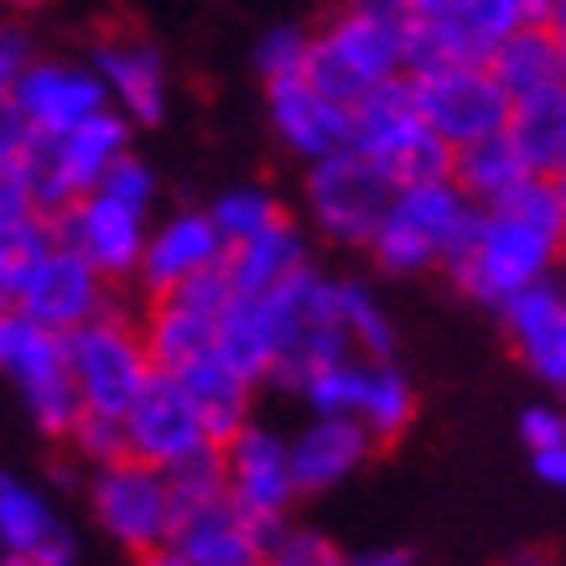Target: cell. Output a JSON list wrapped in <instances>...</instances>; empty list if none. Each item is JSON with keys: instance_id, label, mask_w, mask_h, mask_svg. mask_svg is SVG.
Here are the masks:
<instances>
[{"instance_id": "cell-1", "label": "cell", "mask_w": 566, "mask_h": 566, "mask_svg": "<svg viewBox=\"0 0 566 566\" xmlns=\"http://www.w3.org/2000/svg\"><path fill=\"white\" fill-rule=\"evenodd\" d=\"M566 260V223L556 213L546 177H531L520 192L483 203L468 223V240L447 265L452 286L479 302V307H504L515 292L551 281Z\"/></svg>"}, {"instance_id": "cell-2", "label": "cell", "mask_w": 566, "mask_h": 566, "mask_svg": "<svg viewBox=\"0 0 566 566\" xmlns=\"http://www.w3.org/2000/svg\"><path fill=\"white\" fill-rule=\"evenodd\" d=\"M416 69V36L385 0H338L312 27L307 73L327 94L359 104L385 84H400Z\"/></svg>"}, {"instance_id": "cell-3", "label": "cell", "mask_w": 566, "mask_h": 566, "mask_svg": "<svg viewBox=\"0 0 566 566\" xmlns=\"http://www.w3.org/2000/svg\"><path fill=\"white\" fill-rule=\"evenodd\" d=\"M156 188L161 182L136 151L120 156L99 188L84 192L78 203H69L52 219V234L73 244L109 286L115 281H136L140 250H146V234H151Z\"/></svg>"}, {"instance_id": "cell-4", "label": "cell", "mask_w": 566, "mask_h": 566, "mask_svg": "<svg viewBox=\"0 0 566 566\" xmlns=\"http://www.w3.org/2000/svg\"><path fill=\"white\" fill-rule=\"evenodd\" d=\"M473 213H479V203L452 182V172L400 182L364 255L375 260V271L395 275V281L447 271L452 255H458V244L468 240Z\"/></svg>"}, {"instance_id": "cell-5", "label": "cell", "mask_w": 566, "mask_h": 566, "mask_svg": "<svg viewBox=\"0 0 566 566\" xmlns=\"http://www.w3.org/2000/svg\"><path fill=\"white\" fill-rule=\"evenodd\" d=\"M265 312V333H271V379L296 390L317 364L354 354L338 317V275L317 271H296L286 286H275L271 296H260Z\"/></svg>"}, {"instance_id": "cell-6", "label": "cell", "mask_w": 566, "mask_h": 566, "mask_svg": "<svg viewBox=\"0 0 566 566\" xmlns=\"http://www.w3.org/2000/svg\"><path fill=\"white\" fill-rule=\"evenodd\" d=\"M63 348H69V375L73 390H78V406L88 416H115L120 421L130 411V400L146 390V379L156 375L151 348L140 338V317L120 312L115 302L99 317L63 333Z\"/></svg>"}, {"instance_id": "cell-7", "label": "cell", "mask_w": 566, "mask_h": 566, "mask_svg": "<svg viewBox=\"0 0 566 566\" xmlns=\"http://www.w3.org/2000/svg\"><path fill=\"white\" fill-rule=\"evenodd\" d=\"M296 395L312 406V416H344L359 421L375 442L406 437L416 421V385L395 359H369V354H338L317 364Z\"/></svg>"}, {"instance_id": "cell-8", "label": "cell", "mask_w": 566, "mask_h": 566, "mask_svg": "<svg viewBox=\"0 0 566 566\" xmlns=\"http://www.w3.org/2000/svg\"><path fill=\"white\" fill-rule=\"evenodd\" d=\"M395 198L390 172L369 161L359 146L307 161L302 177V213H307V234L338 244V250H369L379 219Z\"/></svg>"}, {"instance_id": "cell-9", "label": "cell", "mask_w": 566, "mask_h": 566, "mask_svg": "<svg viewBox=\"0 0 566 566\" xmlns=\"http://www.w3.org/2000/svg\"><path fill=\"white\" fill-rule=\"evenodd\" d=\"M406 88L447 151L504 136V125H510V94L499 88L494 69L483 57H427L406 73Z\"/></svg>"}, {"instance_id": "cell-10", "label": "cell", "mask_w": 566, "mask_h": 566, "mask_svg": "<svg viewBox=\"0 0 566 566\" xmlns=\"http://www.w3.org/2000/svg\"><path fill=\"white\" fill-rule=\"evenodd\" d=\"M130 130L136 125L125 120L120 109H99L88 115L84 125H73L63 136H48L27 146V188H32V203L57 219L69 203H78L84 192H94L109 177V167L130 156Z\"/></svg>"}, {"instance_id": "cell-11", "label": "cell", "mask_w": 566, "mask_h": 566, "mask_svg": "<svg viewBox=\"0 0 566 566\" xmlns=\"http://www.w3.org/2000/svg\"><path fill=\"white\" fill-rule=\"evenodd\" d=\"M0 375L21 390L32 421L48 431V437H69L73 421L84 416L78 390H73V375H69L63 333L32 323V317L17 307L0 312Z\"/></svg>"}, {"instance_id": "cell-12", "label": "cell", "mask_w": 566, "mask_h": 566, "mask_svg": "<svg viewBox=\"0 0 566 566\" xmlns=\"http://www.w3.org/2000/svg\"><path fill=\"white\" fill-rule=\"evenodd\" d=\"M354 146L390 172L395 188H400V182H421V177L452 172V151H447L442 136L421 120L406 78L375 88V94H364V99L354 104Z\"/></svg>"}, {"instance_id": "cell-13", "label": "cell", "mask_w": 566, "mask_h": 566, "mask_svg": "<svg viewBox=\"0 0 566 566\" xmlns=\"http://www.w3.org/2000/svg\"><path fill=\"white\" fill-rule=\"evenodd\" d=\"M88 504H94V520L99 531L125 546L130 556H146V551L167 546L172 541V520H177V494L172 479L151 463H136V458H115V463L94 468V483H88Z\"/></svg>"}, {"instance_id": "cell-14", "label": "cell", "mask_w": 566, "mask_h": 566, "mask_svg": "<svg viewBox=\"0 0 566 566\" xmlns=\"http://www.w3.org/2000/svg\"><path fill=\"white\" fill-rule=\"evenodd\" d=\"M109 302H115V296H109V281H104L73 244L57 240V234H48V240L17 265L11 307L27 312L32 323L52 327V333H73L78 323L99 317Z\"/></svg>"}, {"instance_id": "cell-15", "label": "cell", "mask_w": 566, "mask_h": 566, "mask_svg": "<svg viewBox=\"0 0 566 566\" xmlns=\"http://www.w3.org/2000/svg\"><path fill=\"white\" fill-rule=\"evenodd\" d=\"M120 427H125V458L151 463L161 473H172V468L192 463L203 452H219V437L208 431V416L198 411L192 390L167 369H156L146 379V390L130 400Z\"/></svg>"}, {"instance_id": "cell-16", "label": "cell", "mask_w": 566, "mask_h": 566, "mask_svg": "<svg viewBox=\"0 0 566 566\" xmlns=\"http://www.w3.org/2000/svg\"><path fill=\"white\" fill-rule=\"evenodd\" d=\"M88 69L99 73L109 109H120L130 125H161L167 104H172V69L167 52L156 48L140 27H104L88 42Z\"/></svg>"}, {"instance_id": "cell-17", "label": "cell", "mask_w": 566, "mask_h": 566, "mask_svg": "<svg viewBox=\"0 0 566 566\" xmlns=\"http://www.w3.org/2000/svg\"><path fill=\"white\" fill-rule=\"evenodd\" d=\"M219 463H223V494L234 499L255 525L281 531L292 504L302 499L292 473V442L271 427L244 421L229 442H219Z\"/></svg>"}, {"instance_id": "cell-18", "label": "cell", "mask_w": 566, "mask_h": 566, "mask_svg": "<svg viewBox=\"0 0 566 566\" xmlns=\"http://www.w3.org/2000/svg\"><path fill=\"white\" fill-rule=\"evenodd\" d=\"M234 302L223 271L203 275V281H188L177 292H156L146 296V312H140V338L151 348V364L156 369H188L192 359L213 354L219 344V323H223V307Z\"/></svg>"}, {"instance_id": "cell-19", "label": "cell", "mask_w": 566, "mask_h": 566, "mask_svg": "<svg viewBox=\"0 0 566 566\" xmlns=\"http://www.w3.org/2000/svg\"><path fill=\"white\" fill-rule=\"evenodd\" d=\"M260 88H265L271 136L281 140V151H292L302 167L354 146V104L338 99V94H327L312 73L275 78V84H260Z\"/></svg>"}, {"instance_id": "cell-20", "label": "cell", "mask_w": 566, "mask_h": 566, "mask_svg": "<svg viewBox=\"0 0 566 566\" xmlns=\"http://www.w3.org/2000/svg\"><path fill=\"white\" fill-rule=\"evenodd\" d=\"M11 109H17V120L27 125V136L48 140V136L73 130V125H84L88 115L109 109V94H104L99 73L88 69V63L36 52L32 63H27V73L17 78Z\"/></svg>"}, {"instance_id": "cell-21", "label": "cell", "mask_w": 566, "mask_h": 566, "mask_svg": "<svg viewBox=\"0 0 566 566\" xmlns=\"http://www.w3.org/2000/svg\"><path fill=\"white\" fill-rule=\"evenodd\" d=\"M271 535L275 531L255 525V520L219 489V494L182 499V504H177L172 541H167V546L182 551L192 566H265Z\"/></svg>"}, {"instance_id": "cell-22", "label": "cell", "mask_w": 566, "mask_h": 566, "mask_svg": "<svg viewBox=\"0 0 566 566\" xmlns=\"http://www.w3.org/2000/svg\"><path fill=\"white\" fill-rule=\"evenodd\" d=\"M223 244L219 223L208 219V208H177L167 219H151V234H146V250H140V292H177L188 281H203V275L223 271Z\"/></svg>"}, {"instance_id": "cell-23", "label": "cell", "mask_w": 566, "mask_h": 566, "mask_svg": "<svg viewBox=\"0 0 566 566\" xmlns=\"http://www.w3.org/2000/svg\"><path fill=\"white\" fill-rule=\"evenodd\" d=\"M504 338L515 344L520 364L531 369L546 390L566 400V281H535L499 307Z\"/></svg>"}, {"instance_id": "cell-24", "label": "cell", "mask_w": 566, "mask_h": 566, "mask_svg": "<svg viewBox=\"0 0 566 566\" xmlns=\"http://www.w3.org/2000/svg\"><path fill=\"white\" fill-rule=\"evenodd\" d=\"M546 17L551 0H447L427 57H489L510 32L541 27Z\"/></svg>"}, {"instance_id": "cell-25", "label": "cell", "mask_w": 566, "mask_h": 566, "mask_svg": "<svg viewBox=\"0 0 566 566\" xmlns=\"http://www.w3.org/2000/svg\"><path fill=\"white\" fill-rule=\"evenodd\" d=\"M286 442H292V473L302 494H327V489L348 483L379 447L359 421H344V416H312Z\"/></svg>"}, {"instance_id": "cell-26", "label": "cell", "mask_w": 566, "mask_h": 566, "mask_svg": "<svg viewBox=\"0 0 566 566\" xmlns=\"http://www.w3.org/2000/svg\"><path fill=\"white\" fill-rule=\"evenodd\" d=\"M312 265V234L307 223H296L292 213L271 229H260L250 240L229 244L223 255V281L234 296H271L275 286H286L296 271Z\"/></svg>"}, {"instance_id": "cell-27", "label": "cell", "mask_w": 566, "mask_h": 566, "mask_svg": "<svg viewBox=\"0 0 566 566\" xmlns=\"http://www.w3.org/2000/svg\"><path fill=\"white\" fill-rule=\"evenodd\" d=\"M504 136L515 140V151L535 177L551 182L556 172H566V84H546L510 104Z\"/></svg>"}, {"instance_id": "cell-28", "label": "cell", "mask_w": 566, "mask_h": 566, "mask_svg": "<svg viewBox=\"0 0 566 566\" xmlns=\"http://www.w3.org/2000/svg\"><path fill=\"white\" fill-rule=\"evenodd\" d=\"M177 379H182V385L192 390L198 411L208 416V431H213L219 442H229V437H234V431L250 421L255 379L240 375V369L223 359L219 348H213V354H203V359H192L188 369H177Z\"/></svg>"}, {"instance_id": "cell-29", "label": "cell", "mask_w": 566, "mask_h": 566, "mask_svg": "<svg viewBox=\"0 0 566 566\" xmlns=\"http://www.w3.org/2000/svg\"><path fill=\"white\" fill-rule=\"evenodd\" d=\"M531 177L535 172L525 167V156L515 151V140L510 136H489V140L463 146V151H452V182H458L479 208L520 192Z\"/></svg>"}, {"instance_id": "cell-30", "label": "cell", "mask_w": 566, "mask_h": 566, "mask_svg": "<svg viewBox=\"0 0 566 566\" xmlns=\"http://www.w3.org/2000/svg\"><path fill=\"white\" fill-rule=\"evenodd\" d=\"M483 63L494 69L499 88L510 94V104L535 94V88H546V84H562V63H556V42H551L546 21H541V27H525V32H510Z\"/></svg>"}, {"instance_id": "cell-31", "label": "cell", "mask_w": 566, "mask_h": 566, "mask_svg": "<svg viewBox=\"0 0 566 566\" xmlns=\"http://www.w3.org/2000/svg\"><path fill=\"white\" fill-rule=\"evenodd\" d=\"M338 317H344L348 348L369 359H395V317L379 292L359 275H338Z\"/></svg>"}, {"instance_id": "cell-32", "label": "cell", "mask_w": 566, "mask_h": 566, "mask_svg": "<svg viewBox=\"0 0 566 566\" xmlns=\"http://www.w3.org/2000/svg\"><path fill=\"white\" fill-rule=\"evenodd\" d=\"M208 219L219 223L223 244H240L260 229H271V223L286 219V203L275 198L271 188H260V182H240V188H223L213 203H208Z\"/></svg>"}, {"instance_id": "cell-33", "label": "cell", "mask_w": 566, "mask_h": 566, "mask_svg": "<svg viewBox=\"0 0 566 566\" xmlns=\"http://www.w3.org/2000/svg\"><path fill=\"white\" fill-rule=\"evenodd\" d=\"M307 57H312V27H296V21H275V27H265V32L255 36V48H250V63H255L260 84L307 73Z\"/></svg>"}, {"instance_id": "cell-34", "label": "cell", "mask_w": 566, "mask_h": 566, "mask_svg": "<svg viewBox=\"0 0 566 566\" xmlns=\"http://www.w3.org/2000/svg\"><path fill=\"white\" fill-rule=\"evenodd\" d=\"M48 223L52 219L32 203V188H27V161H0V244L32 240Z\"/></svg>"}, {"instance_id": "cell-35", "label": "cell", "mask_w": 566, "mask_h": 566, "mask_svg": "<svg viewBox=\"0 0 566 566\" xmlns=\"http://www.w3.org/2000/svg\"><path fill=\"white\" fill-rule=\"evenodd\" d=\"M265 566H348V556L323 531H307V525H281L271 535V551H265Z\"/></svg>"}, {"instance_id": "cell-36", "label": "cell", "mask_w": 566, "mask_h": 566, "mask_svg": "<svg viewBox=\"0 0 566 566\" xmlns=\"http://www.w3.org/2000/svg\"><path fill=\"white\" fill-rule=\"evenodd\" d=\"M69 442L84 452L94 468H104V463H115V458H125V427L115 421V416H78L73 421V431H69Z\"/></svg>"}, {"instance_id": "cell-37", "label": "cell", "mask_w": 566, "mask_h": 566, "mask_svg": "<svg viewBox=\"0 0 566 566\" xmlns=\"http://www.w3.org/2000/svg\"><path fill=\"white\" fill-rule=\"evenodd\" d=\"M520 442L541 452V447H562L566 442V406H525L520 416Z\"/></svg>"}, {"instance_id": "cell-38", "label": "cell", "mask_w": 566, "mask_h": 566, "mask_svg": "<svg viewBox=\"0 0 566 566\" xmlns=\"http://www.w3.org/2000/svg\"><path fill=\"white\" fill-rule=\"evenodd\" d=\"M395 17L411 27V36H416V63L427 57V48H431V32H437V21H442V6L447 0H385Z\"/></svg>"}, {"instance_id": "cell-39", "label": "cell", "mask_w": 566, "mask_h": 566, "mask_svg": "<svg viewBox=\"0 0 566 566\" xmlns=\"http://www.w3.org/2000/svg\"><path fill=\"white\" fill-rule=\"evenodd\" d=\"M531 468H535V479L546 483V489H562V494H566V442L531 452Z\"/></svg>"}, {"instance_id": "cell-40", "label": "cell", "mask_w": 566, "mask_h": 566, "mask_svg": "<svg viewBox=\"0 0 566 566\" xmlns=\"http://www.w3.org/2000/svg\"><path fill=\"white\" fill-rule=\"evenodd\" d=\"M348 566H421L406 546H369L359 556H348Z\"/></svg>"}, {"instance_id": "cell-41", "label": "cell", "mask_w": 566, "mask_h": 566, "mask_svg": "<svg viewBox=\"0 0 566 566\" xmlns=\"http://www.w3.org/2000/svg\"><path fill=\"white\" fill-rule=\"evenodd\" d=\"M546 32H551V42H556V63H562V84H566V0H551Z\"/></svg>"}, {"instance_id": "cell-42", "label": "cell", "mask_w": 566, "mask_h": 566, "mask_svg": "<svg viewBox=\"0 0 566 566\" xmlns=\"http://www.w3.org/2000/svg\"><path fill=\"white\" fill-rule=\"evenodd\" d=\"M140 566H192L182 551H172V546H156V551H146V556H136Z\"/></svg>"}, {"instance_id": "cell-43", "label": "cell", "mask_w": 566, "mask_h": 566, "mask_svg": "<svg viewBox=\"0 0 566 566\" xmlns=\"http://www.w3.org/2000/svg\"><path fill=\"white\" fill-rule=\"evenodd\" d=\"M551 198H556V213H562V223H566V172L551 177Z\"/></svg>"}, {"instance_id": "cell-44", "label": "cell", "mask_w": 566, "mask_h": 566, "mask_svg": "<svg viewBox=\"0 0 566 566\" xmlns=\"http://www.w3.org/2000/svg\"><path fill=\"white\" fill-rule=\"evenodd\" d=\"M510 566H556V562H551L546 551H525V556H515Z\"/></svg>"}, {"instance_id": "cell-45", "label": "cell", "mask_w": 566, "mask_h": 566, "mask_svg": "<svg viewBox=\"0 0 566 566\" xmlns=\"http://www.w3.org/2000/svg\"><path fill=\"white\" fill-rule=\"evenodd\" d=\"M36 6H48V0H0V11H36Z\"/></svg>"}]
</instances>
